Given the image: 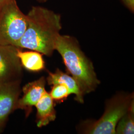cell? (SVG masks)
<instances>
[{
	"label": "cell",
	"instance_id": "6da1fadb",
	"mask_svg": "<svg viewBox=\"0 0 134 134\" xmlns=\"http://www.w3.org/2000/svg\"><path fill=\"white\" fill-rule=\"evenodd\" d=\"M26 16L27 26L16 47L51 56L62 29L61 15L42 7L34 6Z\"/></svg>",
	"mask_w": 134,
	"mask_h": 134
},
{
	"label": "cell",
	"instance_id": "7a4b0ae2",
	"mask_svg": "<svg viewBox=\"0 0 134 134\" xmlns=\"http://www.w3.org/2000/svg\"><path fill=\"white\" fill-rule=\"evenodd\" d=\"M55 50L61 55L67 70L80 87L82 94L94 91L100 81L91 61L81 51L77 39L69 35L58 36Z\"/></svg>",
	"mask_w": 134,
	"mask_h": 134
},
{
	"label": "cell",
	"instance_id": "3957f363",
	"mask_svg": "<svg viewBox=\"0 0 134 134\" xmlns=\"http://www.w3.org/2000/svg\"><path fill=\"white\" fill-rule=\"evenodd\" d=\"M133 102V93L117 94L107 101L104 112L100 118L84 122L81 132L84 134H116L118 122Z\"/></svg>",
	"mask_w": 134,
	"mask_h": 134
},
{
	"label": "cell",
	"instance_id": "277c9868",
	"mask_svg": "<svg viewBox=\"0 0 134 134\" xmlns=\"http://www.w3.org/2000/svg\"><path fill=\"white\" fill-rule=\"evenodd\" d=\"M28 24L27 18L16 0H9L0 9V45L16 47Z\"/></svg>",
	"mask_w": 134,
	"mask_h": 134
},
{
	"label": "cell",
	"instance_id": "5b68a950",
	"mask_svg": "<svg viewBox=\"0 0 134 134\" xmlns=\"http://www.w3.org/2000/svg\"><path fill=\"white\" fill-rule=\"evenodd\" d=\"M19 48L0 45V83L20 80L22 65L17 55Z\"/></svg>",
	"mask_w": 134,
	"mask_h": 134
},
{
	"label": "cell",
	"instance_id": "8992f818",
	"mask_svg": "<svg viewBox=\"0 0 134 134\" xmlns=\"http://www.w3.org/2000/svg\"><path fill=\"white\" fill-rule=\"evenodd\" d=\"M20 80L0 83V133L10 114L15 110L19 100Z\"/></svg>",
	"mask_w": 134,
	"mask_h": 134
},
{
	"label": "cell",
	"instance_id": "52a82bcc",
	"mask_svg": "<svg viewBox=\"0 0 134 134\" xmlns=\"http://www.w3.org/2000/svg\"><path fill=\"white\" fill-rule=\"evenodd\" d=\"M45 85L46 80L42 77L24 86L23 88L24 94L18 101L15 109L24 110L27 117L31 113L33 106L37 103L46 91Z\"/></svg>",
	"mask_w": 134,
	"mask_h": 134
},
{
	"label": "cell",
	"instance_id": "ba28073f",
	"mask_svg": "<svg viewBox=\"0 0 134 134\" xmlns=\"http://www.w3.org/2000/svg\"><path fill=\"white\" fill-rule=\"evenodd\" d=\"M35 106L37 109L36 124L38 127L45 126L55 120L56 112L54 100L48 92H45Z\"/></svg>",
	"mask_w": 134,
	"mask_h": 134
},
{
	"label": "cell",
	"instance_id": "9c48e42d",
	"mask_svg": "<svg viewBox=\"0 0 134 134\" xmlns=\"http://www.w3.org/2000/svg\"><path fill=\"white\" fill-rule=\"evenodd\" d=\"M48 85L62 84L67 87L71 94H74L75 100L80 103H83V96L80 87L76 80L67 74L64 73L59 69H57L54 72H49L47 77Z\"/></svg>",
	"mask_w": 134,
	"mask_h": 134
},
{
	"label": "cell",
	"instance_id": "30bf717a",
	"mask_svg": "<svg viewBox=\"0 0 134 134\" xmlns=\"http://www.w3.org/2000/svg\"><path fill=\"white\" fill-rule=\"evenodd\" d=\"M17 55L24 67L32 72H39L45 67V63L42 55L38 52L22 51L20 48L18 51Z\"/></svg>",
	"mask_w": 134,
	"mask_h": 134
},
{
	"label": "cell",
	"instance_id": "8fae6325",
	"mask_svg": "<svg viewBox=\"0 0 134 134\" xmlns=\"http://www.w3.org/2000/svg\"><path fill=\"white\" fill-rule=\"evenodd\" d=\"M116 134H133L134 132V103L118 122Z\"/></svg>",
	"mask_w": 134,
	"mask_h": 134
},
{
	"label": "cell",
	"instance_id": "7c38bea8",
	"mask_svg": "<svg viewBox=\"0 0 134 134\" xmlns=\"http://www.w3.org/2000/svg\"><path fill=\"white\" fill-rule=\"evenodd\" d=\"M52 86L49 94L54 100L61 102L66 99L71 94L67 86L64 85L57 83Z\"/></svg>",
	"mask_w": 134,
	"mask_h": 134
},
{
	"label": "cell",
	"instance_id": "4fadbf2b",
	"mask_svg": "<svg viewBox=\"0 0 134 134\" xmlns=\"http://www.w3.org/2000/svg\"><path fill=\"white\" fill-rule=\"evenodd\" d=\"M126 7L132 12H134V0H122Z\"/></svg>",
	"mask_w": 134,
	"mask_h": 134
},
{
	"label": "cell",
	"instance_id": "5bb4252c",
	"mask_svg": "<svg viewBox=\"0 0 134 134\" xmlns=\"http://www.w3.org/2000/svg\"><path fill=\"white\" fill-rule=\"evenodd\" d=\"M9 0H0V9Z\"/></svg>",
	"mask_w": 134,
	"mask_h": 134
},
{
	"label": "cell",
	"instance_id": "9a60e30c",
	"mask_svg": "<svg viewBox=\"0 0 134 134\" xmlns=\"http://www.w3.org/2000/svg\"><path fill=\"white\" fill-rule=\"evenodd\" d=\"M37 1L40 3H44V2H46V1H47L48 0H37Z\"/></svg>",
	"mask_w": 134,
	"mask_h": 134
}]
</instances>
